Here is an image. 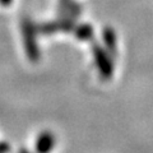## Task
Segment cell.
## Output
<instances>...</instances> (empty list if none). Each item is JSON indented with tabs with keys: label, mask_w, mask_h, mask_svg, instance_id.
<instances>
[{
	"label": "cell",
	"mask_w": 153,
	"mask_h": 153,
	"mask_svg": "<svg viewBox=\"0 0 153 153\" xmlns=\"http://www.w3.org/2000/svg\"><path fill=\"white\" fill-rule=\"evenodd\" d=\"M52 147V138L50 135H44L38 139L37 149L41 153H46L47 151H50V148Z\"/></svg>",
	"instance_id": "1"
},
{
	"label": "cell",
	"mask_w": 153,
	"mask_h": 153,
	"mask_svg": "<svg viewBox=\"0 0 153 153\" xmlns=\"http://www.w3.org/2000/svg\"><path fill=\"white\" fill-rule=\"evenodd\" d=\"M0 3H1L3 5H9V4L12 3V0H0Z\"/></svg>",
	"instance_id": "2"
}]
</instances>
